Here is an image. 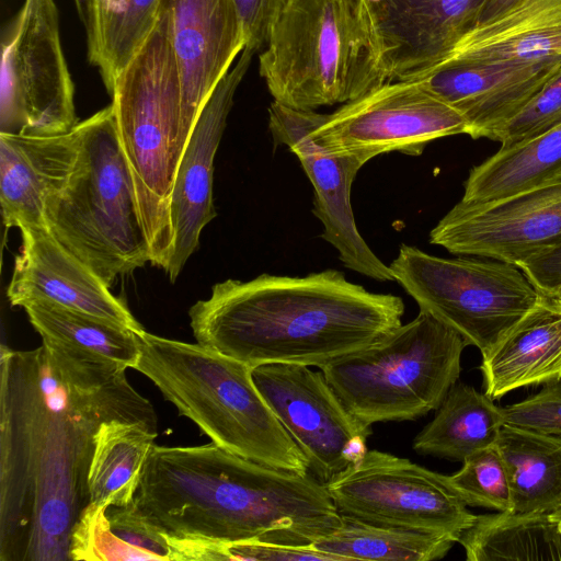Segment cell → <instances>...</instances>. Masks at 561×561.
Here are the masks:
<instances>
[{
  "label": "cell",
  "instance_id": "cell-36",
  "mask_svg": "<svg viewBox=\"0 0 561 561\" xmlns=\"http://www.w3.org/2000/svg\"><path fill=\"white\" fill-rule=\"evenodd\" d=\"M523 401L501 408L504 424L545 433H561V380Z\"/></svg>",
  "mask_w": 561,
  "mask_h": 561
},
{
  "label": "cell",
  "instance_id": "cell-40",
  "mask_svg": "<svg viewBox=\"0 0 561 561\" xmlns=\"http://www.w3.org/2000/svg\"><path fill=\"white\" fill-rule=\"evenodd\" d=\"M79 13V18L84 23L87 16L85 0H73Z\"/></svg>",
  "mask_w": 561,
  "mask_h": 561
},
{
  "label": "cell",
  "instance_id": "cell-42",
  "mask_svg": "<svg viewBox=\"0 0 561 561\" xmlns=\"http://www.w3.org/2000/svg\"><path fill=\"white\" fill-rule=\"evenodd\" d=\"M557 296L561 299V290L557 294Z\"/></svg>",
  "mask_w": 561,
  "mask_h": 561
},
{
  "label": "cell",
  "instance_id": "cell-41",
  "mask_svg": "<svg viewBox=\"0 0 561 561\" xmlns=\"http://www.w3.org/2000/svg\"><path fill=\"white\" fill-rule=\"evenodd\" d=\"M550 515L553 518V520L557 523V525L561 531V507H559L554 512H551Z\"/></svg>",
  "mask_w": 561,
  "mask_h": 561
},
{
  "label": "cell",
  "instance_id": "cell-25",
  "mask_svg": "<svg viewBox=\"0 0 561 561\" xmlns=\"http://www.w3.org/2000/svg\"><path fill=\"white\" fill-rule=\"evenodd\" d=\"M436 411L413 440V449L421 455L462 462L494 445L504 425L501 407L462 382L450 388Z\"/></svg>",
  "mask_w": 561,
  "mask_h": 561
},
{
  "label": "cell",
  "instance_id": "cell-39",
  "mask_svg": "<svg viewBox=\"0 0 561 561\" xmlns=\"http://www.w3.org/2000/svg\"><path fill=\"white\" fill-rule=\"evenodd\" d=\"M516 1L518 0H486L478 24L494 18L495 15L510 8Z\"/></svg>",
  "mask_w": 561,
  "mask_h": 561
},
{
  "label": "cell",
  "instance_id": "cell-31",
  "mask_svg": "<svg viewBox=\"0 0 561 561\" xmlns=\"http://www.w3.org/2000/svg\"><path fill=\"white\" fill-rule=\"evenodd\" d=\"M341 517V526L333 534L311 545L344 561H434L443 559L456 542L448 537Z\"/></svg>",
  "mask_w": 561,
  "mask_h": 561
},
{
  "label": "cell",
  "instance_id": "cell-22",
  "mask_svg": "<svg viewBox=\"0 0 561 561\" xmlns=\"http://www.w3.org/2000/svg\"><path fill=\"white\" fill-rule=\"evenodd\" d=\"M480 369L484 393L492 400L561 380V299L542 293L536 306L482 355Z\"/></svg>",
  "mask_w": 561,
  "mask_h": 561
},
{
  "label": "cell",
  "instance_id": "cell-35",
  "mask_svg": "<svg viewBox=\"0 0 561 561\" xmlns=\"http://www.w3.org/2000/svg\"><path fill=\"white\" fill-rule=\"evenodd\" d=\"M561 124V68L511 119L497 128L491 140L501 147L540 135Z\"/></svg>",
  "mask_w": 561,
  "mask_h": 561
},
{
  "label": "cell",
  "instance_id": "cell-10",
  "mask_svg": "<svg viewBox=\"0 0 561 561\" xmlns=\"http://www.w3.org/2000/svg\"><path fill=\"white\" fill-rule=\"evenodd\" d=\"M73 96L55 0H24L1 42L0 134L69 133Z\"/></svg>",
  "mask_w": 561,
  "mask_h": 561
},
{
  "label": "cell",
  "instance_id": "cell-2",
  "mask_svg": "<svg viewBox=\"0 0 561 561\" xmlns=\"http://www.w3.org/2000/svg\"><path fill=\"white\" fill-rule=\"evenodd\" d=\"M134 507L164 536L308 546L342 523L310 472L275 469L225 450L153 445Z\"/></svg>",
  "mask_w": 561,
  "mask_h": 561
},
{
  "label": "cell",
  "instance_id": "cell-5",
  "mask_svg": "<svg viewBox=\"0 0 561 561\" xmlns=\"http://www.w3.org/2000/svg\"><path fill=\"white\" fill-rule=\"evenodd\" d=\"M259 64L274 101L297 110L346 103L386 82L360 0H287Z\"/></svg>",
  "mask_w": 561,
  "mask_h": 561
},
{
  "label": "cell",
  "instance_id": "cell-13",
  "mask_svg": "<svg viewBox=\"0 0 561 561\" xmlns=\"http://www.w3.org/2000/svg\"><path fill=\"white\" fill-rule=\"evenodd\" d=\"M252 378L321 483L368 450L371 426L347 411L322 371L298 364H263L252 367Z\"/></svg>",
  "mask_w": 561,
  "mask_h": 561
},
{
  "label": "cell",
  "instance_id": "cell-19",
  "mask_svg": "<svg viewBox=\"0 0 561 561\" xmlns=\"http://www.w3.org/2000/svg\"><path fill=\"white\" fill-rule=\"evenodd\" d=\"M560 68L561 56L528 62L442 60L409 79L423 81L457 108L471 138L490 139Z\"/></svg>",
  "mask_w": 561,
  "mask_h": 561
},
{
  "label": "cell",
  "instance_id": "cell-8",
  "mask_svg": "<svg viewBox=\"0 0 561 561\" xmlns=\"http://www.w3.org/2000/svg\"><path fill=\"white\" fill-rule=\"evenodd\" d=\"M467 345L454 329L420 310L376 344L320 369L362 423L412 421L439 408L460 376Z\"/></svg>",
  "mask_w": 561,
  "mask_h": 561
},
{
  "label": "cell",
  "instance_id": "cell-17",
  "mask_svg": "<svg viewBox=\"0 0 561 561\" xmlns=\"http://www.w3.org/2000/svg\"><path fill=\"white\" fill-rule=\"evenodd\" d=\"M255 53L244 47L237 64L220 79L202 107L182 152L170 203L172 252L164 270L172 283L196 251L202 230L216 217L213 203L214 159L234 93Z\"/></svg>",
  "mask_w": 561,
  "mask_h": 561
},
{
  "label": "cell",
  "instance_id": "cell-30",
  "mask_svg": "<svg viewBox=\"0 0 561 561\" xmlns=\"http://www.w3.org/2000/svg\"><path fill=\"white\" fill-rule=\"evenodd\" d=\"M42 340L134 368L140 356L137 332L113 321L36 300L23 307Z\"/></svg>",
  "mask_w": 561,
  "mask_h": 561
},
{
  "label": "cell",
  "instance_id": "cell-28",
  "mask_svg": "<svg viewBox=\"0 0 561 561\" xmlns=\"http://www.w3.org/2000/svg\"><path fill=\"white\" fill-rule=\"evenodd\" d=\"M161 0H85L88 58L112 93L153 30Z\"/></svg>",
  "mask_w": 561,
  "mask_h": 561
},
{
  "label": "cell",
  "instance_id": "cell-20",
  "mask_svg": "<svg viewBox=\"0 0 561 561\" xmlns=\"http://www.w3.org/2000/svg\"><path fill=\"white\" fill-rule=\"evenodd\" d=\"M22 245L7 289L11 306L44 300L87 312L136 332L144 330L125 301L69 252L46 227L21 229Z\"/></svg>",
  "mask_w": 561,
  "mask_h": 561
},
{
  "label": "cell",
  "instance_id": "cell-3",
  "mask_svg": "<svg viewBox=\"0 0 561 561\" xmlns=\"http://www.w3.org/2000/svg\"><path fill=\"white\" fill-rule=\"evenodd\" d=\"M404 304L336 270L227 279L188 311L197 343L251 367L322 366L369 347L402 322Z\"/></svg>",
  "mask_w": 561,
  "mask_h": 561
},
{
  "label": "cell",
  "instance_id": "cell-12",
  "mask_svg": "<svg viewBox=\"0 0 561 561\" xmlns=\"http://www.w3.org/2000/svg\"><path fill=\"white\" fill-rule=\"evenodd\" d=\"M328 151L368 162L390 151L420 156L437 138L469 133L465 116L423 81H386L344 103L313 130Z\"/></svg>",
  "mask_w": 561,
  "mask_h": 561
},
{
  "label": "cell",
  "instance_id": "cell-26",
  "mask_svg": "<svg viewBox=\"0 0 561 561\" xmlns=\"http://www.w3.org/2000/svg\"><path fill=\"white\" fill-rule=\"evenodd\" d=\"M561 176V124L526 140L501 147L473 167L460 201L488 203Z\"/></svg>",
  "mask_w": 561,
  "mask_h": 561
},
{
  "label": "cell",
  "instance_id": "cell-33",
  "mask_svg": "<svg viewBox=\"0 0 561 561\" xmlns=\"http://www.w3.org/2000/svg\"><path fill=\"white\" fill-rule=\"evenodd\" d=\"M447 478L468 506L512 511L506 468L495 444L468 456L460 470Z\"/></svg>",
  "mask_w": 561,
  "mask_h": 561
},
{
  "label": "cell",
  "instance_id": "cell-14",
  "mask_svg": "<svg viewBox=\"0 0 561 561\" xmlns=\"http://www.w3.org/2000/svg\"><path fill=\"white\" fill-rule=\"evenodd\" d=\"M430 243L514 265L561 245V176L488 203L458 202L431 230Z\"/></svg>",
  "mask_w": 561,
  "mask_h": 561
},
{
  "label": "cell",
  "instance_id": "cell-4",
  "mask_svg": "<svg viewBox=\"0 0 561 561\" xmlns=\"http://www.w3.org/2000/svg\"><path fill=\"white\" fill-rule=\"evenodd\" d=\"M134 367L214 444L245 459L309 472L302 451L257 390L252 367L198 343L137 332Z\"/></svg>",
  "mask_w": 561,
  "mask_h": 561
},
{
  "label": "cell",
  "instance_id": "cell-29",
  "mask_svg": "<svg viewBox=\"0 0 561 561\" xmlns=\"http://www.w3.org/2000/svg\"><path fill=\"white\" fill-rule=\"evenodd\" d=\"M457 542L468 561H561V531L550 513L477 515Z\"/></svg>",
  "mask_w": 561,
  "mask_h": 561
},
{
  "label": "cell",
  "instance_id": "cell-37",
  "mask_svg": "<svg viewBox=\"0 0 561 561\" xmlns=\"http://www.w3.org/2000/svg\"><path fill=\"white\" fill-rule=\"evenodd\" d=\"M245 47L259 51L266 46L272 28L287 0H232Z\"/></svg>",
  "mask_w": 561,
  "mask_h": 561
},
{
  "label": "cell",
  "instance_id": "cell-11",
  "mask_svg": "<svg viewBox=\"0 0 561 561\" xmlns=\"http://www.w3.org/2000/svg\"><path fill=\"white\" fill-rule=\"evenodd\" d=\"M324 485L340 515L456 542L477 516L447 476L379 450H367Z\"/></svg>",
  "mask_w": 561,
  "mask_h": 561
},
{
  "label": "cell",
  "instance_id": "cell-18",
  "mask_svg": "<svg viewBox=\"0 0 561 561\" xmlns=\"http://www.w3.org/2000/svg\"><path fill=\"white\" fill-rule=\"evenodd\" d=\"M160 10L180 71L184 150L202 107L245 42L232 0H161Z\"/></svg>",
  "mask_w": 561,
  "mask_h": 561
},
{
  "label": "cell",
  "instance_id": "cell-27",
  "mask_svg": "<svg viewBox=\"0 0 561 561\" xmlns=\"http://www.w3.org/2000/svg\"><path fill=\"white\" fill-rule=\"evenodd\" d=\"M157 435L158 431L139 422L112 420L101 424L88 472L91 503L121 507L134 502Z\"/></svg>",
  "mask_w": 561,
  "mask_h": 561
},
{
  "label": "cell",
  "instance_id": "cell-21",
  "mask_svg": "<svg viewBox=\"0 0 561 561\" xmlns=\"http://www.w3.org/2000/svg\"><path fill=\"white\" fill-rule=\"evenodd\" d=\"M79 150L77 126L55 136L0 134V204L7 228L46 227Z\"/></svg>",
  "mask_w": 561,
  "mask_h": 561
},
{
  "label": "cell",
  "instance_id": "cell-6",
  "mask_svg": "<svg viewBox=\"0 0 561 561\" xmlns=\"http://www.w3.org/2000/svg\"><path fill=\"white\" fill-rule=\"evenodd\" d=\"M77 128V160L47 214V228L111 287L150 262L149 241L112 104Z\"/></svg>",
  "mask_w": 561,
  "mask_h": 561
},
{
  "label": "cell",
  "instance_id": "cell-32",
  "mask_svg": "<svg viewBox=\"0 0 561 561\" xmlns=\"http://www.w3.org/2000/svg\"><path fill=\"white\" fill-rule=\"evenodd\" d=\"M172 561H344L312 545L289 546L260 540H211L168 537Z\"/></svg>",
  "mask_w": 561,
  "mask_h": 561
},
{
  "label": "cell",
  "instance_id": "cell-16",
  "mask_svg": "<svg viewBox=\"0 0 561 561\" xmlns=\"http://www.w3.org/2000/svg\"><path fill=\"white\" fill-rule=\"evenodd\" d=\"M385 81L409 79L444 59L473 28L486 0H360Z\"/></svg>",
  "mask_w": 561,
  "mask_h": 561
},
{
  "label": "cell",
  "instance_id": "cell-1",
  "mask_svg": "<svg viewBox=\"0 0 561 561\" xmlns=\"http://www.w3.org/2000/svg\"><path fill=\"white\" fill-rule=\"evenodd\" d=\"M126 367L42 340L1 347L0 560L69 559L71 530L89 504L88 472L102 423L158 430Z\"/></svg>",
  "mask_w": 561,
  "mask_h": 561
},
{
  "label": "cell",
  "instance_id": "cell-34",
  "mask_svg": "<svg viewBox=\"0 0 561 561\" xmlns=\"http://www.w3.org/2000/svg\"><path fill=\"white\" fill-rule=\"evenodd\" d=\"M106 510L91 502L83 508L70 534V560L135 561L133 552L111 529Z\"/></svg>",
  "mask_w": 561,
  "mask_h": 561
},
{
  "label": "cell",
  "instance_id": "cell-9",
  "mask_svg": "<svg viewBox=\"0 0 561 561\" xmlns=\"http://www.w3.org/2000/svg\"><path fill=\"white\" fill-rule=\"evenodd\" d=\"M394 280L431 313L486 354L538 302L541 291L516 265L492 259L439 257L401 244Z\"/></svg>",
  "mask_w": 561,
  "mask_h": 561
},
{
  "label": "cell",
  "instance_id": "cell-24",
  "mask_svg": "<svg viewBox=\"0 0 561 561\" xmlns=\"http://www.w3.org/2000/svg\"><path fill=\"white\" fill-rule=\"evenodd\" d=\"M495 446L506 468L512 512L551 513L561 507V433L504 424Z\"/></svg>",
  "mask_w": 561,
  "mask_h": 561
},
{
  "label": "cell",
  "instance_id": "cell-38",
  "mask_svg": "<svg viewBox=\"0 0 561 561\" xmlns=\"http://www.w3.org/2000/svg\"><path fill=\"white\" fill-rule=\"evenodd\" d=\"M516 266L539 291L557 295L561 290V245Z\"/></svg>",
  "mask_w": 561,
  "mask_h": 561
},
{
  "label": "cell",
  "instance_id": "cell-15",
  "mask_svg": "<svg viewBox=\"0 0 561 561\" xmlns=\"http://www.w3.org/2000/svg\"><path fill=\"white\" fill-rule=\"evenodd\" d=\"M327 114L297 110L273 101L268 127L276 145L296 154L314 191L312 213L322 222L321 237L339 252L345 267L378 282L394 280L386 265L360 236L351 206L352 183L365 162L328 151L313 128Z\"/></svg>",
  "mask_w": 561,
  "mask_h": 561
},
{
  "label": "cell",
  "instance_id": "cell-23",
  "mask_svg": "<svg viewBox=\"0 0 561 561\" xmlns=\"http://www.w3.org/2000/svg\"><path fill=\"white\" fill-rule=\"evenodd\" d=\"M557 56H561V0H518L477 24L442 60L528 62Z\"/></svg>",
  "mask_w": 561,
  "mask_h": 561
},
{
  "label": "cell",
  "instance_id": "cell-7",
  "mask_svg": "<svg viewBox=\"0 0 561 561\" xmlns=\"http://www.w3.org/2000/svg\"><path fill=\"white\" fill-rule=\"evenodd\" d=\"M110 95L149 241L150 263L165 270L173 243L171 194L183 149L181 78L161 10Z\"/></svg>",
  "mask_w": 561,
  "mask_h": 561
}]
</instances>
